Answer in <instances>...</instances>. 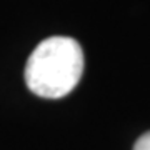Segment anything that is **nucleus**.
<instances>
[{
	"mask_svg": "<svg viewBox=\"0 0 150 150\" xmlns=\"http://www.w3.org/2000/svg\"><path fill=\"white\" fill-rule=\"evenodd\" d=\"M83 52L70 37H50L40 42L25 65L27 87L38 97L60 98L80 82Z\"/></svg>",
	"mask_w": 150,
	"mask_h": 150,
	"instance_id": "obj_1",
	"label": "nucleus"
},
{
	"mask_svg": "<svg viewBox=\"0 0 150 150\" xmlns=\"http://www.w3.org/2000/svg\"><path fill=\"white\" fill-rule=\"evenodd\" d=\"M134 150H150V132L144 134L137 142H135Z\"/></svg>",
	"mask_w": 150,
	"mask_h": 150,
	"instance_id": "obj_2",
	"label": "nucleus"
}]
</instances>
